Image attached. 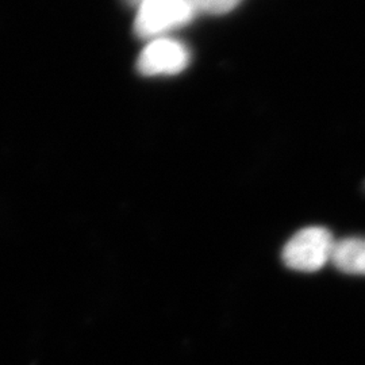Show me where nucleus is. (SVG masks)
<instances>
[{
	"label": "nucleus",
	"mask_w": 365,
	"mask_h": 365,
	"mask_svg": "<svg viewBox=\"0 0 365 365\" xmlns=\"http://www.w3.org/2000/svg\"><path fill=\"white\" fill-rule=\"evenodd\" d=\"M191 60L188 48L178 39L160 37L150 42L140 54L137 68L144 76L178 75Z\"/></svg>",
	"instance_id": "nucleus-3"
},
{
	"label": "nucleus",
	"mask_w": 365,
	"mask_h": 365,
	"mask_svg": "<svg viewBox=\"0 0 365 365\" xmlns=\"http://www.w3.org/2000/svg\"><path fill=\"white\" fill-rule=\"evenodd\" d=\"M125 1H126L128 4H131V6H138L141 0H125Z\"/></svg>",
	"instance_id": "nucleus-6"
},
{
	"label": "nucleus",
	"mask_w": 365,
	"mask_h": 365,
	"mask_svg": "<svg viewBox=\"0 0 365 365\" xmlns=\"http://www.w3.org/2000/svg\"><path fill=\"white\" fill-rule=\"evenodd\" d=\"M192 3L196 11L221 15L235 10L240 0H192Z\"/></svg>",
	"instance_id": "nucleus-5"
},
{
	"label": "nucleus",
	"mask_w": 365,
	"mask_h": 365,
	"mask_svg": "<svg viewBox=\"0 0 365 365\" xmlns=\"http://www.w3.org/2000/svg\"><path fill=\"white\" fill-rule=\"evenodd\" d=\"M330 262L344 274H365V238L348 237L336 241Z\"/></svg>",
	"instance_id": "nucleus-4"
},
{
	"label": "nucleus",
	"mask_w": 365,
	"mask_h": 365,
	"mask_svg": "<svg viewBox=\"0 0 365 365\" xmlns=\"http://www.w3.org/2000/svg\"><path fill=\"white\" fill-rule=\"evenodd\" d=\"M334 244L336 240L325 227H304L288 240L282 259L289 269L312 274L331 261Z\"/></svg>",
	"instance_id": "nucleus-1"
},
{
	"label": "nucleus",
	"mask_w": 365,
	"mask_h": 365,
	"mask_svg": "<svg viewBox=\"0 0 365 365\" xmlns=\"http://www.w3.org/2000/svg\"><path fill=\"white\" fill-rule=\"evenodd\" d=\"M134 22L140 38L163 37L192 21L196 11L192 0H141Z\"/></svg>",
	"instance_id": "nucleus-2"
}]
</instances>
